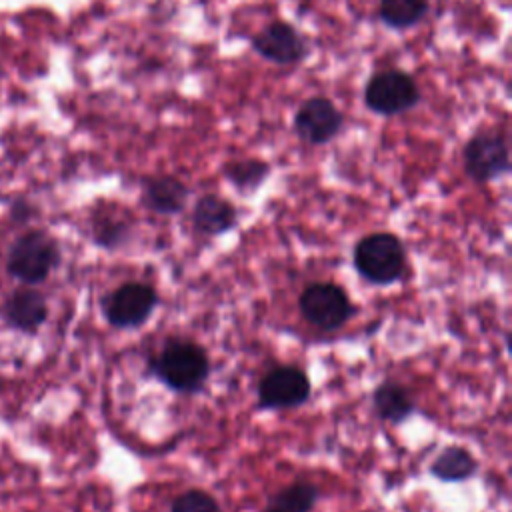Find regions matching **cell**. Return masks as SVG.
<instances>
[{"instance_id":"obj_1","label":"cell","mask_w":512,"mask_h":512,"mask_svg":"<svg viewBox=\"0 0 512 512\" xmlns=\"http://www.w3.org/2000/svg\"><path fill=\"white\" fill-rule=\"evenodd\" d=\"M148 374L178 394H196L210 376V358L194 340L168 338L148 358Z\"/></svg>"},{"instance_id":"obj_2","label":"cell","mask_w":512,"mask_h":512,"mask_svg":"<svg viewBox=\"0 0 512 512\" xmlns=\"http://www.w3.org/2000/svg\"><path fill=\"white\" fill-rule=\"evenodd\" d=\"M352 264L364 282L372 286H392L406 274V246L392 232H372L356 242Z\"/></svg>"},{"instance_id":"obj_3","label":"cell","mask_w":512,"mask_h":512,"mask_svg":"<svg viewBox=\"0 0 512 512\" xmlns=\"http://www.w3.org/2000/svg\"><path fill=\"white\" fill-rule=\"evenodd\" d=\"M362 96L370 112L392 118L412 110L420 102V86L406 70L386 68L368 78Z\"/></svg>"},{"instance_id":"obj_4","label":"cell","mask_w":512,"mask_h":512,"mask_svg":"<svg viewBox=\"0 0 512 512\" xmlns=\"http://www.w3.org/2000/svg\"><path fill=\"white\" fill-rule=\"evenodd\" d=\"M60 260L56 240L44 230L20 234L8 250V272L24 284H38L50 276Z\"/></svg>"},{"instance_id":"obj_5","label":"cell","mask_w":512,"mask_h":512,"mask_svg":"<svg viewBox=\"0 0 512 512\" xmlns=\"http://www.w3.org/2000/svg\"><path fill=\"white\" fill-rule=\"evenodd\" d=\"M462 166L476 184L494 182L510 172V148L500 130H476L462 148Z\"/></svg>"},{"instance_id":"obj_6","label":"cell","mask_w":512,"mask_h":512,"mask_svg":"<svg viewBox=\"0 0 512 512\" xmlns=\"http://www.w3.org/2000/svg\"><path fill=\"white\" fill-rule=\"evenodd\" d=\"M298 310L310 326L322 332L340 330L356 314V306L346 290L332 282L306 286L298 296Z\"/></svg>"},{"instance_id":"obj_7","label":"cell","mask_w":512,"mask_h":512,"mask_svg":"<svg viewBox=\"0 0 512 512\" xmlns=\"http://www.w3.org/2000/svg\"><path fill=\"white\" fill-rule=\"evenodd\" d=\"M160 296L146 282H124L102 298V314L112 328L134 330L154 314Z\"/></svg>"},{"instance_id":"obj_8","label":"cell","mask_w":512,"mask_h":512,"mask_svg":"<svg viewBox=\"0 0 512 512\" xmlns=\"http://www.w3.org/2000/svg\"><path fill=\"white\" fill-rule=\"evenodd\" d=\"M312 382L292 364L268 370L258 382V410H292L308 402Z\"/></svg>"},{"instance_id":"obj_9","label":"cell","mask_w":512,"mask_h":512,"mask_svg":"<svg viewBox=\"0 0 512 512\" xmlns=\"http://www.w3.org/2000/svg\"><path fill=\"white\" fill-rule=\"evenodd\" d=\"M344 126V114L326 96L306 98L294 114L296 136L310 146H322L334 140Z\"/></svg>"},{"instance_id":"obj_10","label":"cell","mask_w":512,"mask_h":512,"mask_svg":"<svg viewBox=\"0 0 512 512\" xmlns=\"http://www.w3.org/2000/svg\"><path fill=\"white\" fill-rule=\"evenodd\" d=\"M250 48L276 66H292L304 60L306 40L284 20H272L250 38Z\"/></svg>"},{"instance_id":"obj_11","label":"cell","mask_w":512,"mask_h":512,"mask_svg":"<svg viewBox=\"0 0 512 512\" xmlns=\"http://www.w3.org/2000/svg\"><path fill=\"white\" fill-rule=\"evenodd\" d=\"M190 188L172 174L148 176L142 180L140 202L154 214L174 216L180 214L188 202Z\"/></svg>"},{"instance_id":"obj_12","label":"cell","mask_w":512,"mask_h":512,"mask_svg":"<svg viewBox=\"0 0 512 512\" xmlns=\"http://www.w3.org/2000/svg\"><path fill=\"white\" fill-rule=\"evenodd\" d=\"M238 224L234 204L218 194H202L192 208V226L204 236L228 234Z\"/></svg>"},{"instance_id":"obj_13","label":"cell","mask_w":512,"mask_h":512,"mask_svg":"<svg viewBox=\"0 0 512 512\" xmlns=\"http://www.w3.org/2000/svg\"><path fill=\"white\" fill-rule=\"evenodd\" d=\"M4 316L10 326L24 332H34L48 316L46 298L30 288L16 290L4 304Z\"/></svg>"},{"instance_id":"obj_14","label":"cell","mask_w":512,"mask_h":512,"mask_svg":"<svg viewBox=\"0 0 512 512\" xmlns=\"http://www.w3.org/2000/svg\"><path fill=\"white\" fill-rule=\"evenodd\" d=\"M372 406L378 418L390 424H402L416 412V402L410 390L392 380H386L374 388Z\"/></svg>"},{"instance_id":"obj_15","label":"cell","mask_w":512,"mask_h":512,"mask_svg":"<svg viewBox=\"0 0 512 512\" xmlns=\"http://www.w3.org/2000/svg\"><path fill=\"white\" fill-rule=\"evenodd\" d=\"M430 476L440 482H464L478 472V460L464 446H446L428 466Z\"/></svg>"},{"instance_id":"obj_16","label":"cell","mask_w":512,"mask_h":512,"mask_svg":"<svg viewBox=\"0 0 512 512\" xmlns=\"http://www.w3.org/2000/svg\"><path fill=\"white\" fill-rule=\"evenodd\" d=\"M320 490L316 484L298 480L274 492L264 506V512H312L318 504Z\"/></svg>"},{"instance_id":"obj_17","label":"cell","mask_w":512,"mask_h":512,"mask_svg":"<svg viewBox=\"0 0 512 512\" xmlns=\"http://www.w3.org/2000/svg\"><path fill=\"white\" fill-rule=\"evenodd\" d=\"M222 176L240 194H252L270 176V164L262 158H236L222 166Z\"/></svg>"},{"instance_id":"obj_18","label":"cell","mask_w":512,"mask_h":512,"mask_svg":"<svg viewBox=\"0 0 512 512\" xmlns=\"http://www.w3.org/2000/svg\"><path fill=\"white\" fill-rule=\"evenodd\" d=\"M428 12V0H380L378 18L392 30L416 26Z\"/></svg>"},{"instance_id":"obj_19","label":"cell","mask_w":512,"mask_h":512,"mask_svg":"<svg viewBox=\"0 0 512 512\" xmlns=\"http://www.w3.org/2000/svg\"><path fill=\"white\" fill-rule=\"evenodd\" d=\"M130 234V222L118 214L98 212L92 216V238L100 248L116 250L130 240Z\"/></svg>"},{"instance_id":"obj_20","label":"cell","mask_w":512,"mask_h":512,"mask_svg":"<svg viewBox=\"0 0 512 512\" xmlns=\"http://www.w3.org/2000/svg\"><path fill=\"white\" fill-rule=\"evenodd\" d=\"M170 512H222V508L206 490L190 488L172 500Z\"/></svg>"}]
</instances>
